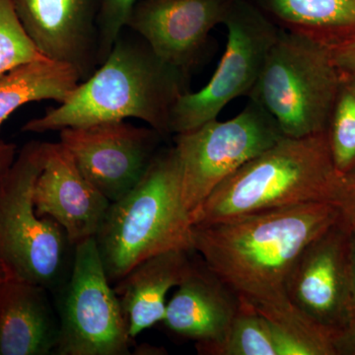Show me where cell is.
<instances>
[{
	"label": "cell",
	"mask_w": 355,
	"mask_h": 355,
	"mask_svg": "<svg viewBox=\"0 0 355 355\" xmlns=\"http://www.w3.org/2000/svg\"><path fill=\"white\" fill-rule=\"evenodd\" d=\"M340 217L333 203L308 202L193 225V251L242 300L257 309H286L294 261Z\"/></svg>",
	"instance_id": "cell-1"
},
{
	"label": "cell",
	"mask_w": 355,
	"mask_h": 355,
	"mask_svg": "<svg viewBox=\"0 0 355 355\" xmlns=\"http://www.w3.org/2000/svg\"><path fill=\"white\" fill-rule=\"evenodd\" d=\"M132 33L123 30L99 69L58 107L28 121L22 132H60L135 118L164 139L171 135L170 114L178 98L190 91V74L159 58Z\"/></svg>",
	"instance_id": "cell-2"
},
{
	"label": "cell",
	"mask_w": 355,
	"mask_h": 355,
	"mask_svg": "<svg viewBox=\"0 0 355 355\" xmlns=\"http://www.w3.org/2000/svg\"><path fill=\"white\" fill-rule=\"evenodd\" d=\"M340 177L326 132L284 137L221 182L191 216V226L303 203L334 205Z\"/></svg>",
	"instance_id": "cell-3"
},
{
	"label": "cell",
	"mask_w": 355,
	"mask_h": 355,
	"mask_svg": "<svg viewBox=\"0 0 355 355\" xmlns=\"http://www.w3.org/2000/svg\"><path fill=\"white\" fill-rule=\"evenodd\" d=\"M95 239L111 282H118L154 254L170 250L195 252L174 146L159 149L139 183L111 202Z\"/></svg>",
	"instance_id": "cell-4"
},
{
	"label": "cell",
	"mask_w": 355,
	"mask_h": 355,
	"mask_svg": "<svg viewBox=\"0 0 355 355\" xmlns=\"http://www.w3.org/2000/svg\"><path fill=\"white\" fill-rule=\"evenodd\" d=\"M340 83L331 48L279 30L248 99L300 139L326 132Z\"/></svg>",
	"instance_id": "cell-5"
},
{
	"label": "cell",
	"mask_w": 355,
	"mask_h": 355,
	"mask_svg": "<svg viewBox=\"0 0 355 355\" xmlns=\"http://www.w3.org/2000/svg\"><path fill=\"white\" fill-rule=\"evenodd\" d=\"M43 162L44 142H28L0 184V263L9 279L49 291L60 286L72 245L57 221L35 210L33 193Z\"/></svg>",
	"instance_id": "cell-6"
},
{
	"label": "cell",
	"mask_w": 355,
	"mask_h": 355,
	"mask_svg": "<svg viewBox=\"0 0 355 355\" xmlns=\"http://www.w3.org/2000/svg\"><path fill=\"white\" fill-rule=\"evenodd\" d=\"M282 137L277 121L252 100L230 120L216 119L174 135L182 203L190 219L221 182Z\"/></svg>",
	"instance_id": "cell-7"
},
{
	"label": "cell",
	"mask_w": 355,
	"mask_h": 355,
	"mask_svg": "<svg viewBox=\"0 0 355 355\" xmlns=\"http://www.w3.org/2000/svg\"><path fill=\"white\" fill-rule=\"evenodd\" d=\"M223 24L227 42L221 60L205 87L178 98L170 114L173 135L216 120L229 103L248 97L280 30L248 0H233Z\"/></svg>",
	"instance_id": "cell-8"
},
{
	"label": "cell",
	"mask_w": 355,
	"mask_h": 355,
	"mask_svg": "<svg viewBox=\"0 0 355 355\" xmlns=\"http://www.w3.org/2000/svg\"><path fill=\"white\" fill-rule=\"evenodd\" d=\"M95 237L74 246L60 304L58 355H128L133 338L120 299L110 286Z\"/></svg>",
	"instance_id": "cell-9"
},
{
	"label": "cell",
	"mask_w": 355,
	"mask_h": 355,
	"mask_svg": "<svg viewBox=\"0 0 355 355\" xmlns=\"http://www.w3.org/2000/svg\"><path fill=\"white\" fill-rule=\"evenodd\" d=\"M163 139L153 128L137 127L125 121L60 130V144L83 176L111 202L139 183Z\"/></svg>",
	"instance_id": "cell-10"
},
{
	"label": "cell",
	"mask_w": 355,
	"mask_h": 355,
	"mask_svg": "<svg viewBox=\"0 0 355 355\" xmlns=\"http://www.w3.org/2000/svg\"><path fill=\"white\" fill-rule=\"evenodd\" d=\"M350 222L340 218L302 250L286 282L289 302L333 333L352 322Z\"/></svg>",
	"instance_id": "cell-11"
},
{
	"label": "cell",
	"mask_w": 355,
	"mask_h": 355,
	"mask_svg": "<svg viewBox=\"0 0 355 355\" xmlns=\"http://www.w3.org/2000/svg\"><path fill=\"white\" fill-rule=\"evenodd\" d=\"M233 0H140L127 28L159 58L190 74L205 57L209 34L223 24Z\"/></svg>",
	"instance_id": "cell-12"
},
{
	"label": "cell",
	"mask_w": 355,
	"mask_h": 355,
	"mask_svg": "<svg viewBox=\"0 0 355 355\" xmlns=\"http://www.w3.org/2000/svg\"><path fill=\"white\" fill-rule=\"evenodd\" d=\"M28 36L44 58L70 65L81 81L99 65L98 0H13Z\"/></svg>",
	"instance_id": "cell-13"
},
{
	"label": "cell",
	"mask_w": 355,
	"mask_h": 355,
	"mask_svg": "<svg viewBox=\"0 0 355 355\" xmlns=\"http://www.w3.org/2000/svg\"><path fill=\"white\" fill-rule=\"evenodd\" d=\"M40 217L58 222L72 246L96 237L111 202L83 176L60 142H44V162L34 193Z\"/></svg>",
	"instance_id": "cell-14"
},
{
	"label": "cell",
	"mask_w": 355,
	"mask_h": 355,
	"mask_svg": "<svg viewBox=\"0 0 355 355\" xmlns=\"http://www.w3.org/2000/svg\"><path fill=\"white\" fill-rule=\"evenodd\" d=\"M197 257L167 303L162 323L196 345H212L227 333L241 300Z\"/></svg>",
	"instance_id": "cell-15"
},
{
	"label": "cell",
	"mask_w": 355,
	"mask_h": 355,
	"mask_svg": "<svg viewBox=\"0 0 355 355\" xmlns=\"http://www.w3.org/2000/svg\"><path fill=\"white\" fill-rule=\"evenodd\" d=\"M46 291L23 280L7 279L0 284V355L55 354L60 319Z\"/></svg>",
	"instance_id": "cell-16"
},
{
	"label": "cell",
	"mask_w": 355,
	"mask_h": 355,
	"mask_svg": "<svg viewBox=\"0 0 355 355\" xmlns=\"http://www.w3.org/2000/svg\"><path fill=\"white\" fill-rule=\"evenodd\" d=\"M186 250H170L140 261L114 287L132 338L164 319L166 296L181 284L191 266Z\"/></svg>",
	"instance_id": "cell-17"
},
{
	"label": "cell",
	"mask_w": 355,
	"mask_h": 355,
	"mask_svg": "<svg viewBox=\"0 0 355 355\" xmlns=\"http://www.w3.org/2000/svg\"><path fill=\"white\" fill-rule=\"evenodd\" d=\"M282 31L333 49L355 38V0H248Z\"/></svg>",
	"instance_id": "cell-18"
},
{
	"label": "cell",
	"mask_w": 355,
	"mask_h": 355,
	"mask_svg": "<svg viewBox=\"0 0 355 355\" xmlns=\"http://www.w3.org/2000/svg\"><path fill=\"white\" fill-rule=\"evenodd\" d=\"M73 67L43 58L0 74V128L15 111L32 102L64 101L80 83Z\"/></svg>",
	"instance_id": "cell-19"
},
{
	"label": "cell",
	"mask_w": 355,
	"mask_h": 355,
	"mask_svg": "<svg viewBox=\"0 0 355 355\" xmlns=\"http://www.w3.org/2000/svg\"><path fill=\"white\" fill-rule=\"evenodd\" d=\"M254 309L272 327L279 355H336V334L293 305L286 309Z\"/></svg>",
	"instance_id": "cell-20"
},
{
	"label": "cell",
	"mask_w": 355,
	"mask_h": 355,
	"mask_svg": "<svg viewBox=\"0 0 355 355\" xmlns=\"http://www.w3.org/2000/svg\"><path fill=\"white\" fill-rule=\"evenodd\" d=\"M241 300L239 310L220 342L196 345L203 355H279L272 329L265 316Z\"/></svg>",
	"instance_id": "cell-21"
},
{
	"label": "cell",
	"mask_w": 355,
	"mask_h": 355,
	"mask_svg": "<svg viewBox=\"0 0 355 355\" xmlns=\"http://www.w3.org/2000/svg\"><path fill=\"white\" fill-rule=\"evenodd\" d=\"M326 132L338 174H347L354 170L355 77L342 76Z\"/></svg>",
	"instance_id": "cell-22"
},
{
	"label": "cell",
	"mask_w": 355,
	"mask_h": 355,
	"mask_svg": "<svg viewBox=\"0 0 355 355\" xmlns=\"http://www.w3.org/2000/svg\"><path fill=\"white\" fill-rule=\"evenodd\" d=\"M43 58L25 31L13 0H0V74Z\"/></svg>",
	"instance_id": "cell-23"
},
{
	"label": "cell",
	"mask_w": 355,
	"mask_h": 355,
	"mask_svg": "<svg viewBox=\"0 0 355 355\" xmlns=\"http://www.w3.org/2000/svg\"><path fill=\"white\" fill-rule=\"evenodd\" d=\"M137 0H98V34H99V65L103 64L128 21Z\"/></svg>",
	"instance_id": "cell-24"
},
{
	"label": "cell",
	"mask_w": 355,
	"mask_h": 355,
	"mask_svg": "<svg viewBox=\"0 0 355 355\" xmlns=\"http://www.w3.org/2000/svg\"><path fill=\"white\" fill-rule=\"evenodd\" d=\"M334 205L345 218L355 224V169L340 175Z\"/></svg>",
	"instance_id": "cell-25"
},
{
	"label": "cell",
	"mask_w": 355,
	"mask_h": 355,
	"mask_svg": "<svg viewBox=\"0 0 355 355\" xmlns=\"http://www.w3.org/2000/svg\"><path fill=\"white\" fill-rule=\"evenodd\" d=\"M334 62L343 76L355 77V38L331 49Z\"/></svg>",
	"instance_id": "cell-26"
},
{
	"label": "cell",
	"mask_w": 355,
	"mask_h": 355,
	"mask_svg": "<svg viewBox=\"0 0 355 355\" xmlns=\"http://www.w3.org/2000/svg\"><path fill=\"white\" fill-rule=\"evenodd\" d=\"M336 355H355V323L335 336Z\"/></svg>",
	"instance_id": "cell-27"
},
{
	"label": "cell",
	"mask_w": 355,
	"mask_h": 355,
	"mask_svg": "<svg viewBox=\"0 0 355 355\" xmlns=\"http://www.w3.org/2000/svg\"><path fill=\"white\" fill-rule=\"evenodd\" d=\"M17 153L15 144L0 140V184L15 161Z\"/></svg>",
	"instance_id": "cell-28"
},
{
	"label": "cell",
	"mask_w": 355,
	"mask_h": 355,
	"mask_svg": "<svg viewBox=\"0 0 355 355\" xmlns=\"http://www.w3.org/2000/svg\"><path fill=\"white\" fill-rule=\"evenodd\" d=\"M349 272L352 295V322L355 323V224L350 223Z\"/></svg>",
	"instance_id": "cell-29"
},
{
	"label": "cell",
	"mask_w": 355,
	"mask_h": 355,
	"mask_svg": "<svg viewBox=\"0 0 355 355\" xmlns=\"http://www.w3.org/2000/svg\"><path fill=\"white\" fill-rule=\"evenodd\" d=\"M7 279H9V277L8 275H7L6 268H4L3 266L0 263V284Z\"/></svg>",
	"instance_id": "cell-30"
}]
</instances>
